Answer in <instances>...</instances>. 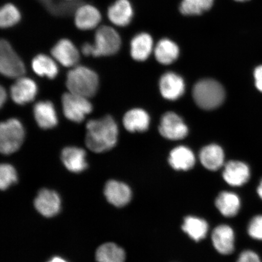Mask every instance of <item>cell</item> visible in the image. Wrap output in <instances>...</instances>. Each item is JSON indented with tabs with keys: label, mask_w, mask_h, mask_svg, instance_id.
Segmentation results:
<instances>
[{
	"label": "cell",
	"mask_w": 262,
	"mask_h": 262,
	"mask_svg": "<svg viewBox=\"0 0 262 262\" xmlns=\"http://www.w3.org/2000/svg\"><path fill=\"white\" fill-rule=\"evenodd\" d=\"M211 238L213 245L219 253L229 255L234 251V232L229 226H218L213 231Z\"/></svg>",
	"instance_id": "obj_14"
},
{
	"label": "cell",
	"mask_w": 262,
	"mask_h": 262,
	"mask_svg": "<svg viewBox=\"0 0 262 262\" xmlns=\"http://www.w3.org/2000/svg\"><path fill=\"white\" fill-rule=\"evenodd\" d=\"M160 133L165 138L176 140L184 139L187 136V126L178 115L167 113L162 117L159 126Z\"/></svg>",
	"instance_id": "obj_8"
},
{
	"label": "cell",
	"mask_w": 262,
	"mask_h": 262,
	"mask_svg": "<svg viewBox=\"0 0 262 262\" xmlns=\"http://www.w3.org/2000/svg\"><path fill=\"white\" fill-rule=\"evenodd\" d=\"M7 99V93L4 88L1 86L0 88V105L2 107Z\"/></svg>",
	"instance_id": "obj_36"
},
{
	"label": "cell",
	"mask_w": 262,
	"mask_h": 262,
	"mask_svg": "<svg viewBox=\"0 0 262 262\" xmlns=\"http://www.w3.org/2000/svg\"><path fill=\"white\" fill-rule=\"evenodd\" d=\"M195 162L194 153L187 147H177L170 153L169 163L174 169L188 171L194 166Z\"/></svg>",
	"instance_id": "obj_21"
},
{
	"label": "cell",
	"mask_w": 262,
	"mask_h": 262,
	"mask_svg": "<svg viewBox=\"0 0 262 262\" xmlns=\"http://www.w3.org/2000/svg\"><path fill=\"white\" fill-rule=\"evenodd\" d=\"M110 20L115 25L126 26L133 18V9L128 0H117L107 11Z\"/></svg>",
	"instance_id": "obj_19"
},
{
	"label": "cell",
	"mask_w": 262,
	"mask_h": 262,
	"mask_svg": "<svg viewBox=\"0 0 262 262\" xmlns=\"http://www.w3.org/2000/svg\"><path fill=\"white\" fill-rule=\"evenodd\" d=\"M17 174L15 168L9 164H2L0 166V188L7 189L10 186L17 182Z\"/></svg>",
	"instance_id": "obj_31"
},
{
	"label": "cell",
	"mask_w": 262,
	"mask_h": 262,
	"mask_svg": "<svg viewBox=\"0 0 262 262\" xmlns=\"http://www.w3.org/2000/svg\"><path fill=\"white\" fill-rule=\"evenodd\" d=\"M86 130L85 143L91 151L104 152L116 146L119 129L112 117L106 116L90 120L86 124Z\"/></svg>",
	"instance_id": "obj_1"
},
{
	"label": "cell",
	"mask_w": 262,
	"mask_h": 262,
	"mask_svg": "<svg viewBox=\"0 0 262 262\" xmlns=\"http://www.w3.org/2000/svg\"><path fill=\"white\" fill-rule=\"evenodd\" d=\"M25 132L20 121L11 119L0 125V150L5 155H11L19 149L24 142Z\"/></svg>",
	"instance_id": "obj_4"
},
{
	"label": "cell",
	"mask_w": 262,
	"mask_h": 262,
	"mask_svg": "<svg viewBox=\"0 0 262 262\" xmlns=\"http://www.w3.org/2000/svg\"><path fill=\"white\" fill-rule=\"evenodd\" d=\"M121 44L120 35L114 29L107 26H101L95 35L93 56H110L116 54Z\"/></svg>",
	"instance_id": "obj_5"
},
{
	"label": "cell",
	"mask_w": 262,
	"mask_h": 262,
	"mask_svg": "<svg viewBox=\"0 0 262 262\" xmlns=\"http://www.w3.org/2000/svg\"><path fill=\"white\" fill-rule=\"evenodd\" d=\"M36 122L43 129L53 128L58 123L57 115L54 104L49 101H41L34 107Z\"/></svg>",
	"instance_id": "obj_17"
},
{
	"label": "cell",
	"mask_w": 262,
	"mask_h": 262,
	"mask_svg": "<svg viewBox=\"0 0 262 262\" xmlns=\"http://www.w3.org/2000/svg\"><path fill=\"white\" fill-rule=\"evenodd\" d=\"M0 72L11 78H18L25 73L24 62L6 40L0 42Z\"/></svg>",
	"instance_id": "obj_6"
},
{
	"label": "cell",
	"mask_w": 262,
	"mask_h": 262,
	"mask_svg": "<svg viewBox=\"0 0 262 262\" xmlns=\"http://www.w3.org/2000/svg\"><path fill=\"white\" fill-rule=\"evenodd\" d=\"M149 115L142 109H133L127 112L123 117V124L130 133L143 132L148 128Z\"/></svg>",
	"instance_id": "obj_22"
},
{
	"label": "cell",
	"mask_w": 262,
	"mask_h": 262,
	"mask_svg": "<svg viewBox=\"0 0 262 262\" xmlns=\"http://www.w3.org/2000/svg\"><path fill=\"white\" fill-rule=\"evenodd\" d=\"M48 262H68L60 257H54Z\"/></svg>",
	"instance_id": "obj_37"
},
{
	"label": "cell",
	"mask_w": 262,
	"mask_h": 262,
	"mask_svg": "<svg viewBox=\"0 0 262 262\" xmlns=\"http://www.w3.org/2000/svg\"><path fill=\"white\" fill-rule=\"evenodd\" d=\"M182 229L192 240L201 241L205 238L208 231V225L204 219L188 216L184 219Z\"/></svg>",
	"instance_id": "obj_25"
},
{
	"label": "cell",
	"mask_w": 262,
	"mask_h": 262,
	"mask_svg": "<svg viewBox=\"0 0 262 262\" xmlns=\"http://www.w3.org/2000/svg\"><path fill=\"white\" fill-rule=\"evenodd\" d=\"M237 262H261L259 256L255 252L247 250L241 254Z\"/></svg>",
	"instance_id": "obj_33"
},
{
	"label": "cell",
	"mask_w": 262,
	"mask_h": 262,
	"mask_svg": "<svg viewBox=\"0 0 262 262\" xmlns=\"http://www.w3.org/2000/svg\"><path fill=\"white\" fill-rule=\"evenodd\" d=\"M62 106L66 117L71 122H83L88 114L93 111L88 98L73 93H65L62 97Z\"/></svg>",
	"instance_id": "obj_7"
},
{
	"label": "cell",
	"mask_w": 262,
	"mask_h": 262,
	"mask_svg": "<svg viewBox=\"0 0 262 262\" xmlns=\"http://www.w3.org/2000/svg\"><path fill=\"white\" fill-rule=\"evenodd\" d=\"M20 19V12L14 5L6 4L0 11V26L2 28H11L17 24Z\"/></svg>",
	"instance_id": "obj_30"
},
{
	"label": "cell",
	"mask_w": 262,
	"mask_h": 262,
	"mask_svg": "<svg viewBox=\"0 0 262 262\" xmlns=\"http://www.w3.org/2000/svg\"><path fill=\"white\" fill-rule=\"evenodd\" d=\"M214 0H183L180 10L185 15H201L212 7Z\"/></svg>",
	"instance_id": "obj_29"
},
{
	"label": "cell",
	"mask_w": 262,
	"mask_h": 262,
	"mask_svg": "<svg viewBox=\"0 0 262 262\" xmlns=\"http://www.w3.org/2000/svg\"><path fill=\"white\" fill-rule=\"evenodd\" d=\"M66 84L70 93L89 98L97 93L99 80L94 71L78 66L68 73Z\"/></svg>",
	"instance_id": "obj_2"
},
{
	"label": "cell",
	"mask_w": 262,
	"mask_h": 262,
	"mask_svg": "<svg viewBox=\"0 0 262 262\" xmlns=\"http://www.w3.org/2000/svg\"><path fill=\"white\" fill-rule=\"evenodd\" d=\"M38 92L35 82L28 77L17 78L11 88L12 99L19 105L30 103L35 99Z\"/></svg>",
	"instance_id": "obj_10"
},
{
	"label": "cell",
	"mask_w": 262,
	"mask_h": 262,
	"mask_svg": "<svg viewBox=\"0 0 262 262\" xmlns=\"http://www.w3.org/2000/svg\"><path fill=\"white\" fill-rule=\"evenodd\" d=\"M55 60L65 67H73L78 63L80 54L73 42L68 39H61L51 50Z\"/></svg>",
	"instance_id": "obj_11"
},
{
	"label": "cell",
	"mask_w": 262,
	"mask_h": 262,
	"mask_svg": "<svg viewBox=\"0 0 262 262\" xmlns=\"http://www.w3.org/2000/svg\"><path fill=\"white\" fill-rule=\"evenodd\" d=\"M257 191L258 196H259L260 199L262 200V179L259 183V185H258L257 187Z\"/></svg>",
	"instance_id": "obj_38"
},
{
	"label": "cell",
	"mask_w": 262,
	"mask_h": 262,
	"mask_svg": "<svg viewBox=\"0 0 262 262\" xmlns=\"http://www.w3.org/2000/svg\"><path fill=\"white\" fill-rule=\"evenodd\" d=\"M250 169L247 164L239 161L229 162L225 166L223 178L232 186H241L250 178Z\"/></svg>",
	"instance_id": "obj_13"
},
{
	"label": "cell",
	"mask_w": 262,
	"mask_h": 262,
	"mask_svg": "<svg viewBox=\"0 0 262 262\" xmlns=\"http://www.w3.org/2000/svg\"><path fill=\"white\" fill-rule=\"evenodd\" d=\"M34 206L36 209L45 217H54L60 211V196L52 190L42 189L35 199Z\"/></svg>",
	"instance_id": "obj_9"
},
{
	"label": "cell",
	"mask_w": 262,
	"mask_h": 262,
	"mask_svg": "<svg viewBox=\"0 0 262 262\" xmlns=\"http://www.w3.org/2000/svg\"><path fill=\"white\" fill-rule=\"evenodd\" d=\"M254 76L255 86L258 91L262 93V65L255 68Z\"/></svg>",
	"instance_id": "obj_34"
},
{
	"label": "cell",
	"mask_w": 262,
	"mask_h": 262,
	"mask_svg": "<svg viewBox=\"0 0 262 262\" xmlns=\"http://www.w3.org/2000/svg\"><path fill=\"white\" fill-rule=\"evenodd\" d=\"M81 51L83 54L86 55V56H90V55L93 56V45L89 43V42H86V43L84 44L83 47H82Z\"/></svg>",
	"instance_id": "obj_35"
},
{
	"label": "cell",
	"mask_w": 262,
	"mask_h": 262,
	"mask_svg": "<svg viewBox=\"0 0 262 262\" xmlns=\"http://www.w3.org/2000/svg\"><path fill=\"white\" fill-rule=\"evenodd\" d=\"M202 165L210 171H217L224 165V150L217 145H209L204 147L200 153Z\"/></svg>",
	"instance_id": "obj_20"
},
{
	"label": "cell",
	"mask_w": 262,
	"mask_h": 262,
	"mask_svg": "<svg viewBox=\"0 0 262 262\" xmlns=\"http://www.w3.org/2000/svg\"><path fill=\"white\" fill-rule=\"evenodd\" d=\"M98 262H124L126 254L123 249L114 243H106L98 247L96 254Z\"/></svg>",
	"instance_id": "obj_28"
},
{
	"label": "cell",
	"mask_w": 262,
	"mask_h": 262,
	"mask_svg": "<svg viewBox=\"0 0 262 262\" xmlns=\"http://www.w3.org/2000/svg\"><path fill=\"white\" fill-rule=\"evenodd\" d=\"M235 1L243 2H245V1H248V0H235Z\"/></svg>",
	"instance_id": "obj_39"
},
{
	"label": "cell",
	"mask_w": 262,
	"mask_h": 262,
	"mask_svg": "<svg viewBox=\"0 0 262 262\" xmlns=\"http://www.w3.org/2000/svg\"><path fill=\"white\" fill-rule=\"evenodd\" d=\"M215 206L223 215L232 217L238 214L241 202L240 198L234 193L224 191L216 198Z\"/></svg>",
	"instance_id": "obj_24"
},
{
	"label": "cell",
	"mask_w": 262,
	"mask_h": 262,
	"mask_svg": "<svg viewBox=\"0 0 262 262\" xmlns=\"http://www.w3.org/2000/svg\"><path fill=\"white\" fill-rule=\"evenodd\" d=\"M248 232L252 238L262 241V215L255 216L248 225Z\"/></svg>",
	"instance_id": "obj_32"
},
{
	"label": "cell",
	"mask_w": 262,
	"mask_h": 262,
	"mask_svg": "<svg viewBox=\"0 0 262 262\" xmlns=\"http://www.w3.org/2000/svg\"><path fill=\"white\" fill-rule=\"evenodd\" d=\"M152 47V39L149 34L142 33L137 35L131 41V56L137 61L146 60L151 53Z\"/></svg>",
	"instance_id": "obj_23"
},
{
	"label": "cell",
	"mask_w": 262,
	"mask_h": 262,
	"mask_svg": "<svg viewBox=\"0 0 262 262\" xmlns=\"http://www.w3.org/2000/svg\"><path fill=\"white\" fill-rule=\"evenodd\" d=\"M160 90L163 97L166 99L175 100L184 93V81L178 74L166 73L160 79Z\"/></svg>",
	"instance_id": "obj_15"
},
{
	"label": "cell",
	"mask_w": 262,
	"mask_h": 262,
	"mask_svg": "<svg viewBox=\"0 0 262 262\" xmlns=\"http://www.w3.org/2000/svg\"><path fill=\"white\" fill-rule=\"evenodd\" d=\"M179 49L175 42L163 39L160 40L155 49V56L159 63L163 64H169L178 58Z\"/></svg>",
	"instance_id": "obj_27"
},
{
	"label": "cell",
	"mask_w": 262,
	"mask_h": 262,
	"mask_svg": "<svg viewBox=\"0 0 262 262\" xmlns=\"http://www.w3.org/2000/svg\"><path fill=\"white\" fill-rule=\"evenodd\" d=\"M32 68L38 76L47 77L50 79H54L58 73V67L55 61L44 54H39L33 58Z\"/></svg>",
	"instance_id": "obj_26"
},
{
	"label": "cell",
	"mask_w": 262,
	"mask_h": 262,
	"mask_svg": "<svg viewBox=\"0 0 262 262\" xmlns=\"http://www.w3.org/2000/svg\"><path fill=\"white\" fill-rule=\"evenodd\" d=\"M104 194L107 201L116 207L126 206L132 198V192L129 186L125 183L114 180L106 183Z\"/></svg>",
	"instance_id": "obj_12"
},
{
	"label": "cell",
	"mask_w": 262,
	"mask_h": 262,
	"mask_svg": "<svg viewBox=\"0 0 262 262\" xmlns=\"http://www.w3.org/2000/svg\"><path fill=\"white\" fill-rule=\"evenodd\" d=\"M193 97L198 105L206 110L221 106L225 99V91L222 85L212 79H205L195 85Z\"/></svg>",
	"instance_id": "obj_3"
},
{
	"label": "cell",
	"mask_w": 262,
	"mask_h": 262,
	"mask_svg": "<svg viewBox=\"0 0 262 262\" xmlns=\"http://www.w3.org/2000/svg\"><path fill=\"white\" fill-rule=\"evenodd\" d=\"M61 160L69 171L80 173L88 168L86 152L77 147H67L62 150Z\"/></svg>",
	"instance_id": "obj_18"
},
{
	"label": "cell",
	"mask_w": 262,
	"mask_h": 262,
	"mask_svg": "<svg viewBox=\"0 0 262 262\" xmlns=\"http://www.w3.org/2000/svg\"><path fill=\"white\" fill-rule=\"evenodd\" d=\"M101 19L100 11L90 5H82L75 12V24L81 30L88 31L96 28Z\"/></svg>",
	"instance_id": "obj_16"
}]
</instances>
